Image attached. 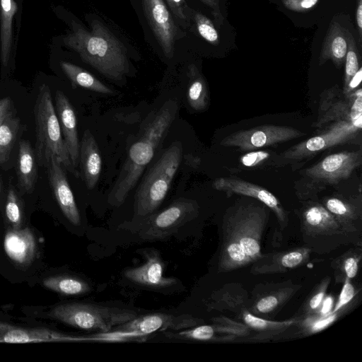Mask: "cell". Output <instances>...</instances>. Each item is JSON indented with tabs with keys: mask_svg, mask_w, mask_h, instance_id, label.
I'll use <instances>...</instances> for the list:
<instances>
[{
	"mask_svg": "<svg viewBox=\"0 0 362 362\" xmlns=\"http://www.w3.org/2000/svg\"><path fill=\"white\" fill-rule=\"evenodd\" d=\"M268 207L247 203L229 208L223 221V240L219 259L226 264L252 263L262 255L261 240L266 228Z\"/></svg>",
	"mask_w": 362,
	"mask_h": 362,
	"instance_id": "obj_1",
	"label": "cell"
},
{
	"mask_svg": "<svg viewBox=\"0 0 362 362\" xmlns=\"http://www.w3.org/2000/svg\"><path fill=\"white\" fill-rule=\"evenodd\" d=\"M177 112V102L169 100L145 126L139 139L129 150L127 158L110 192V204L119 206L124 202L167 135Z\"/></svg>",
	"mask_w": 362,
	"mask_h": 362,
	"instance_id": "obj_2",
	"label": "cell"
},
{
	"mask_svg": "<svg viewBox=\"0 0 362 362\" xmlns=\"http://www.w3.org/2000/svg\"><path fill=\"white\" fill-rule=\"evenodd\" d=\"M64 41L84 62L109 79L122 80L129 72L126 48L100 21H93L90 31L75 25Z\"/></svg>",
	"mask_w": 362,
	"mask_h": 362,
	"instance_id": "obj_3",
	"label": "cell"
},
{
	"mask_svg": "<svg viewBox=\"0 0 362 362\" xmlns=\"http://www.w3.org/2000/svg\"><path fill=\"white\" fill-rule=\"evenodd\" d=\"M298 214L303 240L311 252L325 255L342 245L362 246L361 235L349 230L321 203L305 201Z\"/></svg>",
	"mask_w": 362,
	"mask_h": 362,
	"instance_id": "obj_4",
	"label": "cell"
},
{
	"mask_svg": "<svg viewBox=\"0 0 362 362\" xmlns=\"http://www.w3.org/2000/svg\"><path fill=\"white\" fill-rule=\"evenodd\" d=\"M36 144L35 158L37 163L45 168L52 156L59 158L64 168L74 175L79 176V171L73 166L54 109L49 86L42 84L40 87L34 107Z\"/></svg>",
	"mask_w": 362,
	"mask_h": 362,
	"instance_id": "obj_5",
	"label": "cell"
},
{
	"mask_svg": "<svg viewBox=\"0 0 362 362\" xmlns=\"http://www.w3.org/2000/svg\"><path fill=\"white\" fill-rule=\"evenodd\" d=\"M361 163V150L328 155L300 172V177L295 185L296 196L303 202L315 200L327 187L347 180Z\"/></svg>",
	"mask_w": 362,
	"mask_h": 362,
	"instance_id": "obj_6",
	"label": "cell"
},
{
	"mask_svg": "<svg viewBox=\"0 0 362 362\" xmlns=\"http://www.w3.org/2000/svg\"><path fill=\"white\" fill-rule=\"evenodd\" d=\"M182 145L172 144L146 174L135 194L136 221L154 213L163 202L180 165Z\"/></svg>",
	"mask_w": 362,
	"mask_h": 362,
	"instance_id": "obj_7",
	"label": "cell"
},
{
	"mask_svg": "<svg viewBox=\"0 0 362 362\" xmlns=\"http://www.w3.org/2000/svg\"><path fill=\"white\" fill-rule=\"evenodd\" d=\"M49 316L77 329L101 333L110 332L135 317L132 310L91 303H69L53 308Z\"/></svg>",
	"mask_w": 362,
	"mask_h": 362,
	"instance_id": "obj_8",
	"label": "cell"
},
{
	"mask_svg": "<svg viewBox=\"0 0 362 362\" xmlns=\"http://www.w3.org/2000/svg\"><path fill=\"white\" fill-rule=\"evenodd\" d=\"M362 117L332 122L322 133L304 140L280 153L283 165L307 160L331 147L356 143L361 136Z\"/></svg>",
	"mask_w": 362,
	"mask_h": 362,
	"instance_id": "obj_9",
	"label": "cell"
},
{
	"mask_svg": "<svg viewBox=\"0 0 362 362\" xmlns=\"http://www.w3.org/2000/svg\"><path fill=\"white\" fill-rule=\"evenodd\" d=\"M198 211L199 206L195 201L180 198L163 211L138 221L136 230L140 238L145 240H162L194 218Z\"/></svg>",
	"mask_w": 362,
	"mask_h": 362,
	"instance_id": "obj_10",
	"label": "cell"
},
{
	"mask_svg": "<svg viewBox=\"0 0 362 362\" xmlns=\"http://www.w3.org/2000/svg\"><path fill=\"white\" fill-rule=\"evenodd\" d=\"M305 134L290 126L265 124L235 132L224 137L220 145L233 147L240 151H250L291 141Z\"/></svg>",
	"mask_w": 362,
	"mask_h": 362,
	"instance_id": "obj_11",
	"label": "cell"
},
{
	"mask_svg": "<svg viewBox=\"0 0 362 362\" xmlns=\"http://www.w3.org/2000/svg\"><path fill=\"white\" fill-rule=\"evenodd\" d=\"M360 117H362L361 88L345 93L336 86L322 93L315 127L320 128L327 123L354 120Z\"/></svg>",
	"mask_w": 362,
	"mask_h": 362,
	"instance_id": "obj_12",
	"label": "cell"
},
{
	"mask_svg": "<svg viewBox=\"0 0 362 362\" xmlns=\"http://www.w3.org/2000/svg\"><path fill=\"white\" fill-rule=\"evenodd\" d=\"M203 320L191 315H175L166 313H153L132 320L115 327L114 331L127 336H141L158 331L181 330L197 326Z\"/></svg>",
	"mask_w": 362,
	"mask_h": 362,
	"instance_id": "obj_13",
	"label": "cell"
},
{
	"mask_svg": "<svg viewBox=\"0 0 362 362\" xmlns=\"http://www.w3.org/2000/svg\"><path fill=\"white\" fill-rule=\"evenodd\" d=\"M145 18L163 53L173 54L180 30L164 0H141Z\"/></svg>",
	"mask_w": 362,
	"mask_h": 362,
	"instance_id": "obj_14",
	"label": "cell"
},
{
	"mask_svg": "<svg viewBox=\"0 0 362 362\" xmlns=\"http://www.w3.org/2000/svg\"><path fill=\"white\" fill-rule=\"evenodd\" d=\"M213 187L216 190L225 192L228 197L238 194L259 201L274 212L281 230L287 226L288 216L286 211L279 200L267 189L235 177H219L214 180Z\"/></svg>",
	"mask_w": 362,
	"mask_h": 362,
	"instance_id": "obj_15",
	"label": "cell"
},
{
	"mask_svg": "<svg viewBox=\"0 0 362 362\" xmlns=\"http://www.w3.org/2000/svg\"><path fill=\"white\" fill-rule=\"evenodd\" d=\"M258 291L245 308L253 315L264 318L276 314L301 288V285L288 280L281 283L260 286Z\"/></svg>",
	"mask_w": 362,
	"mask_h": 362,
	"instance_id": "obj_16",
	"label": "cell"
},
{
	"mask_svg": "<svg viewBox=\"0 0 362 362\" xmlns=\"http://www.w3.org/2000/svg\"><path fill=\"white\" fill-rule=\"evenodd\" d=\"M49 186L57 202L70 223L78 226L81 224V216L74 194L69 186L64 167L59 158L52 156L45 168Z\"/></svg>",
	"mask_w": 362,
	"mask_h": 362,
	"instance_id": "obj_17",
	"label": "cell"
},
{
	"mask_svg": "<svg viewBox=\"0 0 362 362\" xmlns=\"http://www.w3.org/2000/svg\"><path fill=\"white\" fill-rule=\"evenodd\" d=\"M311 251L305 246L262 254L252 262L250 272L255 275L287 272L307 263Z\"/></svg>",
	"mask_w": 362,
	"mask_h": 362,
	"instance_id": "obj_18",
	"label": "cell"
},
{
	"mask_svg": "<svg viewBox=\"0 0 362 362\" xmlns=\"http://www.w3.org/2000/svg\"><path fill=\"white\" fill-rule=\"evenodd\" d=\"M145 257L146 260L144 264L124 272L127 279L152 288H167L177 284L176 279L163 276L164 264L156 250H148L145 253Z\"/></svg>",
	"mask_w": 362,
	"mask_h": 362,
	"instance_id": "obj_19",
	"label": "cell"
},
{
	"mask_svg": "<svg viewBox=\"0 0 362 362\" xmlns=\"http://www.w3.org/2000/svg\"><path fill=\"white\" fill-rule=\"evenodd\" d=\"M4 250L9 259L18 267H28L37 255L35 235L28 227L9 228L4 237Z\"/></svg>",
	"mask_w": 362,
	"mask_h": 362,
	"instance_id": "obj_20",
	"label": "cell"
},
{
	"mask_svg": "<svg viewBox=\"0 0 362 362\" xmlns=\"http://www.w3.org/2000/svg\"><path fill=\"white\" fill-rule=\"evenodd\" d=\"M55 106L62 134L74 168L79 163L80 144L78 137L76 117L66 95L61 90L55 93Z\"/></svg>",
	"mask_w": 362,
	"mask_h": 362,
	"instance_id": "obj_21",
	"label": "cell"
},
{
	"mask_svg": "<svg viewBox=\"0 0 362 362\" xmlns=\"http://www.w3.org/2000/svg\"><path fill=\"white\" fill-rule=\"evenodd\" d=\"M239 319L250 330V334L244 339L252 341H267L286 333L297 322L293 317L283 321H275L252 314L245 307L239 312Z\"/></svg>",
	"mask_w": 362,
	"mask_h": 362,
	"instance_id": "obj_22",
	"label": "cell"
},
{
	"mask_svg": "<svg viewBox=\"0 0 362 362\" xmlns=\"http://www.w3.org/2000/svg\"><path fill=\"white\" fill-rule=\"evenodd\" d=\"M344 227L361 235L362 205L358 197H329L322 204Z\"/></svg>",
	"mask_w": 362,
	"mask_h": 362,
	"instance_id": "obj_23",
	"label": "cell"
},
{
	"mask_svg": "<svg viewBox=\"0 0 362 362\" xmlns=\"http://www.w3.org/2000/svg\"><path fill=\"white\" fill-rule=\"evenodd\" d=\"M102 160L97 142L87 129L84 132L79 148V175L89 189L98 183L101 172Z\"/></svg>",
	"mask_w": 362,
	"mask_h": 362,
	"instance_id": "obj_24",
	"label": "cell"
},
{
	"mask_svg": "<svg viewBox=\"0 0 362 362\" xmlns=\"http://www.w3.org/2000/svg\"><path fill=\"white\" fill-rule=\"evenodd\" d=\"M347 42L344 30L337 22H332L327 30L320 54L319 64L331 59L337 67L345 62Z\"/></svg>",
	"mask_w": 362,
	"mask_h": 362,
	"instance_id": "obj_25",
	"label": "cell"
},
{
	"mask_svg": "<svg viewBox=\"0 0 362 362\" xmlns=\"http://www.w3.org/2000/svg\"><path fill=\"white\" fill-rule=\"evenodd\" d=\"M37 161L35 152L29 141L21 140L19 142V151L16 173L21 189L26 193L34 190L37 180Z\"/></svg>",
	"mask_w": 362,
	"mask_h": 362,
	"instance_id": "obj_26",
	"label": "cell"
},
{
	"mask_svg": "<svg viewBox=\"0 0 362 362\" xmlns=\"http://www.w3.org/2000/svg\"><path fill=\"white\" fill-rule=\"evenodd\" d=\"M248 300L246 291L240 285L229 284L214 292L206 304L209 310L240 312Z\"/></svg>",
	"mask_w": 362,
	"mask_h": 362,
	"instance_id": "obj_27",
	"label": "cell"
},
{
	"mask_svg": "<svg viewBox=\"0 0 362 362\" xmlns=\"http://www.w3.org/2000/svg\"><path fill=\"white\" fill-rule=\"evenodd\" d=\"M362 259L361 246H354L333 259L331 267L336 284H343L346 279L352 280L358 274Z\"/></svg>",
	"mask_w": 362,
	"mask_h": 362,
	"instance_id": "obj_28",
	"label": "cell"
},
{
	"mask_svg": "<svg viewBox=\"0 0 362 362\" xmlns=\"http://www.w3.org/2000/svg\"><path fill=\"white\" fill-rule=\"evenodd\" d=\"M1 11V61L3 66L8 64L12 42V21L18 10L14 0H0Z\"/></svg>",
	"mask_w": 362,
	"mask_h": 362,
	"instance_id": "obj_29",
	"label": "cell"
},
{
	"mask_svg": "<svg viewBox=\"0 0 362 362\" xmlns=\"http://www.w3.org/2000/svg\"><path fill=\"white\" fill-rule=\"evenodd\" d=\"M349 310H341L327 315L314 313L302 317H296L297 322L293 325L298 337H307L325 330L334 323Z\"/></svg>",
	"mask_w": 362,
	"mask_h": 362,
	"instance_id": "obj_30",
	"label": "cell"
},
{
	"mask_svg": "<svg viewBox=\"0 0 362 362\" xmlns=\"http://www.w3.org/2000/svg\"><path fill=\"white\" fill-rule=\"evenodd\" d=\"M189 78L187 99L189 106L196 111L204 110L209 103V92L204 76L194 65L189 66Z\"/></svg>",
	"mask_w": 362,
	"mask_h": 362,
	"instance_id": "obj_31",
	"label": "cell"
},
{
	"mask_svg": "<svg viewBox=\"0 0 362 362\" xmlns=\"http://www.w3.org/2000/svg\"><path fill=\"white\" fill-rule=\"evenodd\" d=\"M60 66L73 84L96 93L112 94L109 87L80 66L67 62H61Z\"/></svg>",
	"mask_w": 362,
	"mask_h": 362,
	"instance_id": "obj_32",
	"label": "cell"
},
{
	"mask_svg": "<svg viewBox=\"0 0 362 362\" xmlns=\"http://www.w3.org/2000/svg\"><path fill=\"white\" fill-rule=\"evenodd\" d=\"M47 288L64 296H81L89 293L91 287L86 281L72 276L58 275L43 280Z\"/></svg>",
	"mask_w": 362,
	"mask_h": 362,
	"instance_id": "obj_33",
	"label": "cell"
},
{
	"mask_svg": "<svg viewBox=\"0 0 362 362\" xmlns=\"http://www.w3.org/2000/svg\"><path fill=\"white\" fill-rule=\"evenodd\" d=\"M239 163L243 169L248 170L284 166L280 153L269 150L247 151L240 158Z\"/></svg>",
	"mask_w": 362,
	"mask_h": 362,
	"instance_id": "obj_34",
	"label": "cell"
},
{
	"mask_svg": "<svg viewBox=\"0 0 362 362\" xmlns=\"http://www.w3.org/2000/svg\"><path fill=\"white\" fill-rule=\"evenodd\" d=\"M165 336L170 339L199 341H230L227 337L221 335L218 332L214 324L197 325L192 327V329H185L178 332H171L168 331L165 333Z\"/></svg>",
	"mask_w": 362,
	"mask_h": 362,
	"instance_id": "obj_35",
	"label": "cell"
},
{
	"mask_svg": "<svg viewBox=\"0 0 362 362\" xmlns=\"http://www.w3.org/2000/svg\"><path fill=\"white\" fill-rule=\"evenodd\" d=\"M20 126V120L12 114L8 116L0 125V163L9 158Z\"/></svg>",
	"mask_w": 362,
	"mask_h": 362,
	"instance_id": "obj_36",
	"label": "cell"
},
{
	"mask_svg": "<svg viewBox=\"0 0 362 362\" xmlns=\"http://www.w3.org/2000/svg\"><path fill=\"white\" fill-rule=\"evenodd\" d=\"M330 282L331 277L329 276H326L321 279L313 288L310 294L303 303L298 315L295 317H302L316 313L320 307L324 297L327 294Z\"/></svg>",
	"mask_w": 362,
	"mask_h": 362,
	"instance_id": "obj_37",
	"label": "cell"
},
{
	"mask_svg": "<svg viewBox=\"0 0 362 362\" xmlns=\"http://www.w3.org/2000/svg\"><path fill=\"white\" fill-rule=\"evenodd\" d=\"M347 42V51L345 57V71L344 87L345 88L353 76L361 67L359 65V54L356 46L355 40L352 35L347 30H344Z\"/></svg>",
	"mask_w": 362,
	"mask_h": 362,
	"instance_id": "obj_38",
	"label": "cell"
},
{
	"mask_svg": "<svg viewBox=\"0 0 362 362\" xmlns=\"http://www.w3.org/2000/svg\"><path fill=\"white\" fill-rule=\"evenodd\" d=\"M5 216L11 228H21L23 221V209L21 201L13 187L10 185L5 204Z\"/></svg>",
	"mask_w": 362,
	"mask_h": 362,
	"instance_id": "obj_39",
	"label": "cell"
},
{
	"mask_svg": "<svg viewBox=\"0 0 362 362\" xmlns=\"http://www.w3.org/2000/svg\"><path fill=\"white\" fill-rule=\"evenodd\" d=\"M190 18L194 21L199 35L213 45L219 43V35L212 21L200 12L191 9Z\"/></svg>",
	"mask_w": 362,
	"mask_h": 362,
	"instance_id": "obj_40",
	"label": "cell"
},
{
	"mask_svg": "<svg viewBox=\"0 0 362 362\" xmlns=\"http://www.w3.org/2000/svg\"><path fill=\"white\" fill-rule=\"evenodd\" d=\"M342 285L339 296L335 302L331 313H335L341 310L350 311L358 300L357 296L359 295L360 290H358L354 285L352 280L346 279Z\"/></svg>",
	"mask_w": 362,
	"mask_h": 362,
	"instance_id": "obj_41",
	"label": "cell"
},
{
	"mask_svg": "<svg viewBox=\"0 0 362 362\" xmlns=\"http://www.w3.org/2000/svg\"><path fill=\"white\" fill-rule=\"evenodd\" d=\"M177 23L183 28H187L190 24L191 9L185 0H164Z\"/></svg>",
	"mask_w": 362,
	"mask_h": 362,
	"instance_id": "obj_42",
	"label": "cell"
},
{
	"mask_svg": "<svg viewBox=\"0 0 362 362\" xmlns=\"http://www.w3.org/2000/svg\"><path fill=\"white\" fill-rule=\"evenodd\" d=\"M282 2L289 10L296 12H305L314 7L318 2V0H290Z\"/></svg>",
	"mask_w": 362,
	"mask_h": 362,
	"instance_id": "obj_43",
	"label": "cell"
},
{
	"mask_svg": "<svg viewBox=\"0 0 362 362\" xmlns=\"http://www.w3.org/2000/svg\"><path fill=\"white\" fill-rule=\"evenodd\" d=\"M203 4L209 7L212 10V14L214 17L215 21L218 26H221L223 23V17L222 16L219 0H200Z\"/></svg>",
	"mask_w": 362,
	"mask_h": 362,
	"instance_id": "obj_44",
	"label": "cell"
},
{
	"mask_svg": "<svg viewBox=\"0 0 362 362\" xmlns=\"http://www.w3.org/2000/svg\"><path fill=\"white\" fill-rule=\"evenodd\" d=\"M334 303V297L332 295L326 294L322 300L318 311L316 313L320 315H327L330 313L333 309Z\"/></svg>",
	"mask_w": 362,
	"mask_h": 362,
	"instance_id": "obj_45",
	"label": "cell"
},
{
	"mask_svg": "<svg viewBox=\"0 0 362 362\" xmlns=\"http://www.w3.org/2000/svg\"><path fill=\"white\" fill-rule=\"evenodd\" d=\"M12 114V102L9 98L0 99V125Z\"/></svg>",
	"mask_w": 362,
	"mask_h": 362,
	"instance_id": "obj_46",
	"label": "cell"
},
{
	"mask_svg": "<svg viewBox=\"0 0 362 362\" xmlns=\"http://www.w3.org/2000/svg\"><path fill=\"white\" fill-rule=\"evenodd\" d=\"M362 80V68L360 67L358 71L353 76L343 91L345 93H349L360 87Z\"/></svg>",
	"mask_w": 362,
	"mask_h": 362,
	"instance_id": "obj_47",
	"label": "cell"
},
{
	"mask_svg": "<svg viewBox=\"0 0 362 362\" xmlns=\"http://www.w3.org/2000/svg\"><path fill=\"white\" fill-rule=\"evenodd\" d=\"M356 21L359 34V41L362 39V0H358L356 9Z\"/></svg>",
	"mask_w": 362,
	"mask_h": 362,
	"instance_id": "obj_48",
	"label": "cell"
},
{
	"mask_svg": "<svg viewBox=\"0 0 362 362\" xmlns=\"http://www.w3.org/2000/svg\"><path fill=\"white\" fill-rule=\"evenodd\" d=\"M290 1V0H282V1Z\"/></svg>",
	"mask_w": 362,
	"mask_h": 362,
	"instance_id": "obj_49",
	"label": "cell"
},
{
	"mask_svg": "<svg viewBox=\"0 0 362 362\" xmlns=\"http://www.w3.org/2000/svg\"><path fill=\"white\" fill-rule=\"evenodd\" d=\"M0 191H1V184H0Z\"/></svg>",
	"mask_w": 362,
	"mask_h": 362,
	"instance_id": "obj_50",
	"label": "cell"
}]
</instances>
